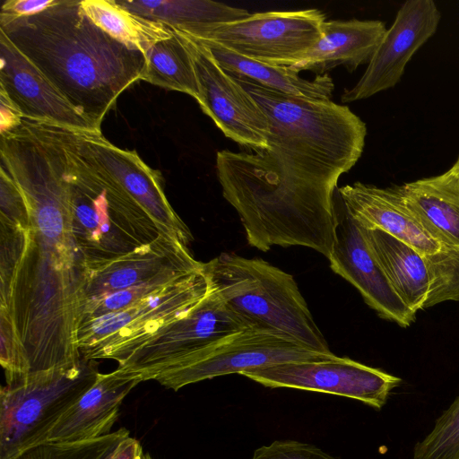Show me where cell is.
Instances as JSON below:
<instances>
[{
    "label": "cell",
    "mask_w": 459,
    "mask_h": 459,
    "mask_svg": "<svg viewBox=\"0 0 459 459\" xmlns=\"http://www.w3.org/2000/svg\"><path fill=\"white\" fill-rule=\"evenodd\" d=\"M234 77L264 111L270 134L264 150L216 153L223 197L238 212L249 246L263 252L305 247L328 259L338 180L363 153L366 124L347 106Z\"/></svg>",
    "instance_id": "6da1fadb"
},
{
    "label": "cell",
    "mask_w": 459,
    "mask_h": 459,
    "mask_svg": "<svg viewBox=\"0 0 459 459\" xmlns=\"http://www.w3.org/2000/svg\"><path fill=\"white\" fill-rule=\"evenodd\" d=\"M0 32L100 128L145 66L142 51L110 37L76 0H56L43 12L0 22Z\"/></svg>",
    "instance_id": "7a4b0ae2"
},
{
    "label": "cell",
    "mask_w": 459,
    "mask_h": 459,
    "mask_svg": "<svg viewBox=\"0 0 459 459\" xmlns=\"http://www.w3.org/2000/svg\"><path fill=\"white\" fill-rule=\"evenodd\" d=\"M74 129L62 126L71 224L88 269L167 233L137 201L82 154Z\"/></svg>",
    "instance_id": "3957f363"
},
{
    "label": "cell",
    "mask_w": 459,
    "mask_h": 459,
    "mask_svg": "<svg viewBox=\"0 0 459 459\" xmlns=\"http://www.w3.org/2000/svg\"><path fill=\"white\" fill-rule=\"evenodd\" d=\"M204 269L221 297L254 325L333 353L291 274L264 259L229 253L204 263Z\"/></svg>",
    "instance_id": "277c9868"
},
{
    "label": "cell",
    "mask_w": 459,
    "mask_h": 459,
    "mask_svg": "<svg viewBox=\"0 0 459 459\" xmlns=\"http://www.w3.org/2000/svg\"><path fill=\"white\" fill-rule=\"evenodd\" d=\"M97 363L82 356L69 366L29 374L0 391V459L46 441L61 416L94 383Z\"/></svg>",
    "instance_id": "5b68a950"
},
{
    "label": "cell",
    "mask_w": 459,
    "mask_h": 459,
    "mask_svg": "<svg viewBox=\"0 0 459 459\" xmlns=\"http://www.w3.org/2000/svg\"><path fill=\"white\" fill-rule=\"evenodd\" d=\"M211 283L203 268L121 311L81 324L77 345L88 359L118 364L171 323L185 317L208 295Z\"/></svg>",
    "instance_id": "8992f818"
},
{
    "label": "cell",
    "mask_w": 459,
    "mask_h": 459,
    "mask_svg": "<svg viewBox=\"0 0 459 459\" xmlns=\"http://www.w3.org/2000/svg\"><path fill=\"white\" fill-rule=\"evenodd\" d=\"M253 326L211 284L194 310L165 327L118 368L138 373L143 381L153 380L161 371L189 362Z\"/></svg>",
    "instance_id": "52a82bcc"
},
{
    "label": "cell",
    "mask_w": 459,
    "mask_h": 459,
    "mask_svg": "<svg viewBox=\"0 0 459 459\" xmlns=\"http://www.w3.org/2000/svg\"><path fill=\"white\" fill-rule=\"evenodd\" d=\"M325 15L318 9L248 14L212 27L196 39L274 66H293L319 40Z\"/></svg>",
    "instance_id": "ba28073f"
},
{
    "label": "cell",
    "mask_w": 459,
    "mask_h": 459,
    "mask_svg": "<svg viewBox=\"0 0 459 459\" xmlns=\"http://www.w3.org/2000/svg\"><path fill=\"white\" fill-rule=\"evenodd\" d=\"M312 350L281 333L258 326L248 328L207 353L167 368L153 380L178 391L185 385L229 374L296 361H320L336 358Z\"/></svg>",
    "instance_id": "9c48e42d"
},
{
    "label": "cell",
    "mask_w": 459,
    "mask_h": 459,
    "mask_svg": "<svg viewBox=\"0 0 459 459\" xmlns=\"http://www.w3.org/2000/svg\"><path fill=\"white\" fill-rule=\"evenodd\" d=\"M242 376L270 388H292L351 398L376 410L387 402L402 379L350 358L296 361L243 372Z\"/></svg>",
    "instance_id": "30bf717a"
},
{
    "label": "cell",
    "mask_w": 459,
    "mask_h": 459,
    "mask_svg": "<svg viewBox=\"0 0 459 459\" xmlns=\"http://www.w3.org/2000/svg\"><path fill=\"white\" fill-rule=\"evenodd\" d=\"M186 38L199 89L196 101L203 112L226 137L238 144L251 152L266 149L270 126L263 108L247 90L217 63L203 43Z\"/></svg>",
    "instance_id": "8fae6325"
},
{
    "label": "cell",
    "mask_w": 459,
    "mask_h": 459,
    "mask_svg": "<svg viewBox=\"0 0 459 459\" xmlns=\"http://www.w3.org/2000/svg\"><path fill=\"white\" fill-rule=\"evenodd\" d=\"M187 245L163 234L142 246L86 271L82 305L117 291L150 285H167L203 268Z\"/></svg>",
    "instance_id": "7c38bea8"
},
{
    "label": "cell",
    "mask_w": 459,
    "mask_h": 459,
    "mask_svg": "<svg viewBox=\"0 0 459 459\" xmlns=\"http://www.w3.org/2000/svg\"><path fill=\"white\" fill-rule=\"evenodd\" d=\"M74 131L85 158L137 201L165 233L189 246L191 232L169 203L158 170L146 165L136 152L115 146L101 131Z\"/></svg>",
    "instance_id": "4fadbf2b"
},
{
    "label": "cell",
    "mask_w": 459,
    "mask_h": 459,
    "mask_svg": "<svg viewBox=\"0 0 459 459\" xmlns=\"http://www.w3.org/2000/svg\"><path fill=\"white\" fill-rule=\"evenodd\" d=\"M441 18L432 0H408L368 64L365 73L341 96L343 103L368 99L396 85L418 49L434 35Z\"/></svg>",
    "instance_id": "5bb4252c"
},
{
    "label": "cell",
    "mask_w": 459,
    "mask_h": 459,
    "mask_svg": "<svg viewBox=\"0 0 459 459\" xmlns=\"http://www.w3.org/2000/svg\"><path fill=\"white\" fill-rule=\"evenodd\" d=\"M335 202L334 242L328 257L331 269L353 285L366 304L381 318L402 327L410 326L415 321L416 314L405 306L392 288L374 258L360 225L346 211L339 195V204L337 198Z\"/></svg>",
    "instance_id": "9a60e30c"
},
{
    "label": "cell",
    "mask_w": 459,
    "mask_h": 459,
    "mask_svg": "<svg viewBox=\"0 0 459 459\" xmlns=\"http://www.w3.org/2000/svg\"><path fill=\"white\" fill-rule=\"evenodd\" d=\"M0 92L23 117L51 121L79 130L101 131L0 32Z\"/></svg>",
    "instance_id": "2e32d148"
},
{
    "label": "cell",
    "mask_w": 459,
    "mask_h": 459,
    "mask_svg": "<svg viewBox=\"0 0 459 459\" xmlns=\"http://www.w3.org/2000/svg\"><path fill=\"white\" fill-rule=\"evenodd\" d=\"M143 381L138 373L119 368L99 372L94 383L50 429L45 442H75L111 433L123 400Z\"/></svg>",
    "instance_id": "e0dca14e"
},
{
    "label": "cell",
    "mask_w": 459,
    "mask_h": 459,
    "mask_svg": "<svg viewBox=\"0 0 459 459\" xmlns=\"http://www.w3.org/2000/svg\"><path fill=\"white\" fill-rule=\"evenodd\" d=\"M337 194L346 211L363 228L381 230L422 255L440 248L409 207L399 186L382 188L355 182L337 188Z\"/></svg>",
    "instance_id": "ac0fdd59"
},
{
    "label": "cell",
    "mask_w": 459,
    "mask_h": 459,
    "mask_svg": "<svg viewBox=\"0 0 459 459\" xmlns=\"http://www.w3.org/2000/svg\"><path fill=\"white\" fill-rule=\"evenodd\" d=\"M386 30L377 20L325 21L319 40L290 67L316 75L341 65L353 72L369 63Z\"/></svg>",
    "instance_id": "d6986e66"
},
{
    "label": "cell",
    "mask_w": 459,
    "mask_h": 459,
    "mask_svg": "<svg viewBox=\"0 0 459 459\" xmlns=\"http://www.w3.org/2000/svg\"><path fill=\"white\" fill-rule=\"evenodd\" d=\"M426 232L439 245L459 249V179L445 173L399 186Z\"/></svg>",
    "instance_id": "ffe728a7"
},
{
    "label": "cell",
    "mask_w": 459,
    "mask_h": 459,
    "mask_svg": "<svg viewBox=\"0 0 459 459\" xmlns=\"http://www.w3.org/2000/svg\"><path fill=\"white\" fill-rule=\"evenodd\" d=\"M360 227L374 258L398 297L414 314L424 309L429 276L423 255L381 230Z\"/></svg>",
    "instance_id": "44dd1931"
},
{
    "label": "cell",
    "mask_w": 459,
    "mask_h": 459,
    "mask_svg": "<svg viewBox=\"0 0 459 459\" xmlns=\"http://www.w3.org/2000/svg\"><path fill=\"white\" fill-rule=\"evenodd\" d=\"M193 39L203 43L217 63L234 76L248 79L267 89L297 98L330 100L333 95L334 83L328 74L316 75L312 80L305 79L290 66L266 65L240 56L217 43Z\"/></svg>",
    "instance_id": "7402d4cb"
},
{
    "label": "cell",
    "mask_w": 459,
    "mask_h": 459,
    "mask_svg": "<svg viewBox=\"0 0 459 459\" xmlns=\"http://www.w3.org/2000/svg\"><path fill=\"white\" fill-rule=\"evenodd\" d=\"M124 8L160 22L189 38H200L212 27L247 17V10L209 0H117Z\"/></svg>",
    "instance_id": "603a6c76"
},
{
    "label": "cell",
    "mask_w": 459,
    "mask_h": 459,
    "mask_svg": "<svg viewBox=\"0 0 459 459\" xmlns=\"http://www.w3.org/2000/svg\"><path fill=\"white\" fill-rule=\"evenodd\" d=\"M80 4L98 27L116 40L143 54L156 42L174 33L169 26L133 13L117 0H82Z\"/></svg>",
    "instance_id": "cb8c5ba5"
},
{
    "label": "cell",
    "mask_w": 459,
    "mask_h": 459,
    "mask_svg": "<svg viewBox=\"0 0 459 459\" xmlns=\"http://www.w3.org/2000/svg\"><path fill=\"white\" fill-rule=\"evenodd\" d=\"M145 66L140 80L199 97L197 78L188 39L174 31L152 45L145 53Z\"/></svg>",
    "instance_id": "d4e9b609"
},
{
    "label": "cell",
    "mask_w": 459,
    "mask_h": 459,
    "mask_svg": "<svg viewBox=\"0 0 459 459\" xmlns=\"http://www.w3.org/2000/svg\"><path fill=\"white\" fill-rule=\"evenodd\" d=\"M130 437L121 428L103 437L75 442H43L12 459H110L121 443Z\"/></svg>",
    "instance_id": "484cf974"
},
{
    "label": "cell",
    "mask_w": 459,
    "mask_h": 459,
    "mask_svg": "<svg viewBox=\"0 0 459 459\" xmlns=\"http://www.w3.org/2000/svg\"><path fill=\"white\" fill-rule=\"evenodd\" d=\"M0 307L10 310L18 270L27 254L31 228L0 219Z\"/></svg>",
    "instance_id": "4316f807"
},
{
    "label": "cell",
    "mask_w": 459,
    "mask_h": 459,
    "mask_svg": "<svg viewBox=\"0 0 459 459\" xmlns=\"http://www.w3.org/2000/svg\"><path fill=\"white\" fill-rule=\"evenodd\" d=\"M423 258L429 276L424 309L448 300L459 301V249L440 245L437 252Z\"/></svg>",
    "instance_id": "83f0119b"
},
{
    "label": "cell",
    "mask_w": 459,
    "mask_h": 459,
    "mask_svg": "<svg viewBox=\"0 0 459 459\" xmlns=\"http://www.w3.org/2000/svg\"><path fill=\"white\" fill-rule=\"evenodd\" d=\"M413 459H459V395L416 443Z\"/></svg>",
    "instance_id": "f1b7e54d"
},
{
    "label": "cell",
    "mask_w": 459,
    "mask_h": 459,
    "mask_svg": "<svg viewBox=\"0 0 459 459\" xmlns=\"http://www.w3.org/2000/svg\"><path fill=\"white\" fill-rule=\"evenodd\" d=\"M0 362L6 385H13L30 373V365L12 314L4 307H0Z\"/></svg>",
    "instance_id": "f546056e"
},
{
    "label": "cell",
    "mask_w": 459,
    "mask_h": 459,
    "mask_svg": "<svg viewBox=\"0 0 459 459\" xmlns=\"http://www.w3.org/2000/svg\"><path fill=\"white\" fill-rule=\"evenodd\" d=\"M0 219L31 228L30 209L20 187L3 169H0Z\"/></svg>",
    "instance_id": "4dcf8cb0"
},
{
    "label": "cell",
    "mask_w": 459,
    "mask_h": 459,
    "mask_svg": "<svg viewBox=\"0 0 459 459\" xmlns=\"http://www.w3.org/2000/svg\"><path fill=\"white\" fill-rule=\"evenodd\" d=\"M251 459H341L315 445L292 439L275 440L253 453Z\"/></svg>",
    "instance_id": "1f68e13d"
},
{
    "label": "cell",
    "mask_w": 459,
    "mask_h": 459,
    "mask_svg": "<svg viewBox=\"0 0 459 459\" xmlns=\"http://www.w3.org/2000/svg\"><path fill=\"white\" fill-rule=\"evenodd\" d=\"M56 0H6L1 6L0 22L30 16L45 11Z\"/></svg>",
    "instance_id": "d6a6232c"
},
{
    "label": "cell",
    "mask_w": 459,
    "mask_h": 459,
    "mask_svg": "<svg viewBox=\"0 0 459 459\" xmlns=\"http://www.w3.org/2000/svg\"><path fill=\"white\" fill-rule=\"evenodd\" d=\"M0 131H7L19 125L23 117L13 102L0 92Z\"/></svg>",
    "instance_id": "836d02e7"
},
{
    "label": "cell",
    "mask_w": 459,
    "mask_h": 459,
    "mask_svg": "<svg viewBox=\"0 0 459 459\" xmlns=\"http://www.w3.org/2000/svg\"><path fill=\"white\" fill-rule=\"evenodd\" d=\"M143 454L141 444L134 437L126 438L110 459H140Z\"/></svg>",
    "instance_id": "e575fe53"
},
{
    "label": "cell",
    "mask_w": 459,
    "mask_h": 459,
    "mask_svg": "<svg viewBox=\"0 0 459 459\" xmlns=\"http://www.w3.org/2000/svg\"><path fill=\"white\" fill-rule=\"evenodd\" d=\"M450 170L459 179V156L454 165L451 167Z\"/></svg>",
    "instance_id": "d590c367"
},
{
    "label": "cell",
    "mask_w": 459,
    "mask_h": 459,
    "mask_svg": "<svg viewBox=\"0 0 459 459\" xmlns=\"http://www.w3.org/2000/svg\"><path fill=\"white\" fill-rule=\"evenodd\" d=\"M140 459H152L149 454H143Z\"/></svg>",
    "instance_id": "8d00e7d4"
}]
</instances>
